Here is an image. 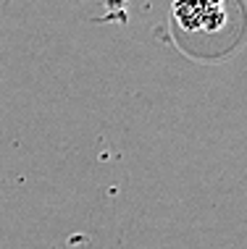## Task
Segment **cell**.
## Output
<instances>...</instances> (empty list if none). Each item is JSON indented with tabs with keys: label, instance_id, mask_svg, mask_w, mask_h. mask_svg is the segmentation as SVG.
<instances>
[{
	"label": "cell",
	"instance_id": "1",
	"mask_svg": "<svg viewBox=\"0 0 247 249\" xmlns=\"http://www.w3.org/2000/svg\"><path fill=\"white\" fill-rule=\"evenodd\" d=\"M171 16L179 32L197 39H221L231 35L229 0H173Z\"/></svg>",
	"mask_w": 247,
	"mask_h": 249
}]
</instances>
